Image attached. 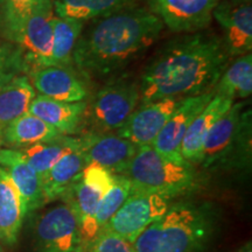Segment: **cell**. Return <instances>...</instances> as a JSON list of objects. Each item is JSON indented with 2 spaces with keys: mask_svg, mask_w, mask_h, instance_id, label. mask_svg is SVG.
<instances>
[{
  "mask_svg": "<svg viewBox=\"0 0 252 252\" xmlns=\"http://www.w3.org/2000/svg\"><path fill=\"white\" fill-rule=\"evenodd\" d=\"M230 55L223 40L210 33H195L174 41L144 71L140 100L197 96L212 91L228 67Z\"/></svg>",
  "mask_w": 252,
  "mask_h": 252,
  "instance_id": "cell-1",
  "label": "cell"
},
{
  "mask_svg": "<svg viewBox=\"0 0 252 252\" xmlns=\"http://www.w3.org/2000/svg\"><path fill=\"white\" fill-rule=\"evenodd\" d=\"M163 26L147 9L130 7L106 15L81 34L71 62L84 74L106 75L150 48Z\"/></svg>",
  "mask_w": 252,
  "mask_h": 252,
  "instance_id": "cell-2",
  "label": "cell"
},
{
  "mask_svg": "<svg viewBox=\"0 0 252 252\" xmlns=\"http://www.w3.org/2000/svg\"><path fill=\"white\" fill-rule=\"evenodd\" d=\"M206 214L190 204L169 207L132 242L135 252H196L209 235Z\"/></svg>",
  "mask_w": 252,
  "mask_h": 252,
  "instance_id": "cell-3",
  "label": "cell"
},
{
  "mask_svg": "<svg viewBox=\"0 0 252 252\" xmlns=\"http://www.w3.org/2000/svg\"><path fill=\"white\" fill-rule=\"evenodd\" d=\"M123 175L130 181L131 191L154 193L168 198L187 194L197 185L193 163L162 156L152 145L138 146Z\"/></svg>",
  "mask_w": 252,
  "mask_h": 252,
  "instance_id": "cell-4",
  "label": "cell"
},
{
  "mask_svg": "<svg viewBox=\"0 0 252 252\" xmlns=\"http://www.w3.org/2000/svg\"><path fill=\"white\" fill-rule=\"evenodd\" d=\"M34 242L37 252H81V222L71 202L63 200L37 217Z\"/></svg>",
  "mask_w": 252,
  "mask_h": 252,
  "instance_id": "cell-5",
  "label": "cell"
},
{
  "mask_svg": "<svg viewBox=\"0 0 252 252\" xmlns=\"http://www.w3.org/2000/svg\"><path fill=\"white\" fill-rule=\"evenodd\" d=\"M113 182V173L96 163H88L81 178L61 197L75 207L80 217L83 244H89L98 235L96 212L100 198L108 191Z\"/></svg>",
  "mask_w": 252,
  "mask_h": 252,
  "instance_id": "cell-6",
  "label": "cell"
},
{
  "mask_svg": "<svg viewBox=\"0 0 252 252\" xmlns=\"http://www.w3.org/2000/svg\"><path fill=\"white\" fill-rule=\"evenodd\" d=\"M250 116L251 112L244 110L243 103H234L214 124L204 141L198 162L203 168L228 159L238 146H248L251 133Z\"/></svg>",
  "mask_w": 252,
  "mask_h": 252,
  "instance_id": "cell-7",
  "label": "cell"
},
{
  "mask_svg": "<svg viewBox=\"0 0 252 252\" xmlns=\"http://www.w3.org/2000/svg\"><path fill=\"white\" fill-rule=\"evenodd\" d=\"M54 6L52 0H42L25 23L15 43L20 47L25 67L36 69L53 65Z\"/></svg>",
  "mask_w": 252,
  "mask_h": 252,
  "instance_id": "cell-8",
  "label": "cell"
},
{
  "mask_svg": "<svg viewBox=\"0 0 252 252\" xmlns=\"http://www.w3.org/2000/svg\"><path fill=\"white\" fill-rule=\"evenodd\" d=\"M169 200L159 194L131 191L127 200L103 229L132 243L141 231L167 212Z\"/></svg>",
  "mask_w": 252,
  "mask_h": 252,
  "instance_id": "cell-9",
  "label": "cell"
},
{
  "mask_svg": "<svg viewBox=\"0 0 252 252\" xmlns=\"http://www.w3.org/2000/svg\"><path fill=\"white\" fill-rule=\"evenodd\" d=\"M140 100V87L133 81H118L98 91L91 105L90 116L99 130H119L134 112Z\"/></svg>",
  "mask_w": 252,
  "mask_h": 252,
  "instance_id": "cell-10",
  "label": "cell"
},
{
  "mask_svg": "<svg viewBox=\"0 0 252 252\" xmlns=\"http://www.w3.org/2000/svg\"><path fill=\"white\" fill-rule=\"evenodd\" d=\"M220 0H149L150 11L175 33L206 28Z\"/></svg>",
  "mask_w": 252,
  "mask_h": 252,
  "instance_id": "cell-11",
  "label": "cell"
},
{
  "mask_svg": "<svg viewBox=\"0 0 252 252\" xmlns=\"http://www.w3.org/2000/svg\"><path fill=\"white\" fill-rule=\"evenodd\" d=\"M80 150L88 163H96L113 174H124L138 146L118 134L88 133L78 138Z\"/></svg>",
  "mask_w": 252,
  "mask_h": 252,
  "instance_id": "cell-12",
  "label": "cell"
},
{
  "mask_svg": "<svg viewBox=\"0 0 252 252\" xmlns=\"http://www.w3.org/2000/svg\"><path fill=\"white\" fill-rule=\"evenodd\" d=\"M214 94V91H209L197 96L184 97L152 143L154 149L165 157L175 160H185L181 157V144L185 135L191 122L206 108Z\"/></svg>",
  "mask_w": 252,
  "mask_h": 252,
  "instance_id": "cell-13",
  "label": "cell"
},
{
  "mask_svg": "<svg viewBox=\"0 0 252 252\" xmlns=\"http://www.w3.org/2000/svg\"><path fill=\"white\" fill-rule=\"evenodd\" d=\"M181 99V97H171L144 103L139 109L134 110L117 134L137 146L152 145Z\"/></svg>",
  "mask_w": 252,
  "mask_h": 252,
  "instance_id": "cell-14",
  "label": "cell"
},
{
  "mask_svg": "<svg viewBox=\"0 0 252 252\" xmlns=\"http://www.w3.org/2000/svg\"><path fill=\"white\" fill-rule=\"evenodd\" d=\"M213 17L224 34V47L230 56L250 54L252 49V7L250 2L235 4L220 0Z\"/></svg>",
  "mask_w": 252,
  "mask_h": 252,
  "instance_id": "cell-15",
  "label": "cell"
},
{
  "mask_svg": "<svg viewBox=\"0 0 252 252\" xmlns=\"http://www.w3.org/2000/svg\"><path fill=\"white\" fill-rule=\"evenodd\" d=\"M0 167L7 172L17 187L26 215L46 204L42 180L20 151L0 150Z\"/></svg>",
  "mask_w": 252,
  "mask_h": 252,
  "instance_id": "cell-16",
  "label": "cell"
},
{
  "mask_svg": "<svg viewBox=\"0 0 252 252\" xmlns=\"http://www.w3.org/2000/svg\"><path fill=\"white\" fill-rule=\"evenodd\" d=\"M34 89L40 94L61 102H82L87 89L68 67L49 65L31 72Z\"/></svg>",
  "mask_w": 252,
  "mask_h": 252,
  "instance_id": "cell-17",
  "label": "cell"
},
{
  "mask_svg": "<svg viewBox=\"0 0 252 252\" xmlns=\"http://www.w3.org/2000/svg\"><path fill=\"white\" fill-rule=\"evenodd\" d=\"M234 104V99L222 94H214L206 108L195 117L181 144V157L190 163L200 162L204 141L214 124Z\"/></svg>",
  "mask_w": 252,
  "mask_h": 252,
  "instance_id": "cell-18",
  "label": "cell"
},
{
  "mask_svg": "<svg viewBox=\"0 0 252 252\" xmlns=\"http://www.w3.org/2000/svg\"><path fill=\"white\" fill-rule=\"evenodd\" d=\"M86 110L87 103L83 100L61 102L39 94L32 100L28 112L53 126L61 134L68 135L77 130Z\"/></svg>",
  "mask_w": 252,
  "mask_h": 252,
  "instance_id": "cell-19",
  "label": "cell"
},
{
  "mask_svg": "<svg viewBox=\"0 0 252 252\" xmlns=\"http://www.w3.org/2000/svg\"><path fill=\"white\" fill-rule=\"evenodd\" d=\"M25 216L20 194L7 172L0 167V243H17Z\"/></svg>",
  "mask_w": 252,
  "mask_h": 252,
  "instance_id": "cell-20",
  "label": "cell"
},
{
  "mask_svg": "<svg viewBox=\"0 0 252 252\" xmlns=\"http://www.w3.org/2000/svg\"><path fill=\"white\" fill-rule=\"evenodd\" d=\"M86 159L78 146L64 154L42 179L46 203L59 200L81 178Z\"/></svg>",
  "mask_w": 252,
  "mask_h": 252,
  "instance_id": "cell-21",
  "label": "cell"
},
{
  "mask_svg": "<svg viewBox=\"0 0 252 252\" xmlns=\"http://www.w3.org/2000/svg\"><path fill=\"white\" fill-rule=\"evenodd\" d=\"M35 89L25 75H14L0 82V130L28 112Z\"/></svg>",
  "mask_w": 252,
  "mask_h": 252,
  "instance_id": "cell-22",
  "label": "cell"
},
{
  "mask_svg": "<svg viewBox=\"0 0 252 252\" xmlns=\"http://www.w3.org/2000/svg\"><path fill=\"white\" fill-rule=\"evenodd\" d=\"M60 135L62 134L53 126L27 112L2 130V141L12 147H27L37 143L50 141Z\"/></svg>",
  "mask_w": 252,
  "mask_h": 252,
  "instance_id": "cell-23",
  "label": "cell"
},
{
  "mask_svg": "<svg viewBox=\"0 0 252 252\" xmlns=\"http://www.w3.org/2000/svg\"><path fill=\"white\" fill-rule=\"evenodd\" d=\"M139 0H54L56 17L86 21L130 8Z\"/></svg>",
  "mask_w": 252,
  "mask_h": 252,
  "instance_id": "cell-24",
  "label": "cell"
},
{
  "mask_svg": "<svg viewBox=\"0 0 252 252\" xmlns=\"http://www.w3.org/2000/svg\"><path fill=\"white\" fill-rule=\"evenodd\" d=\"M78 146V138L60 135L55 139L37 143L19 150L41 180L61 158Z\"/></svg>",
  "mask_w": 252,
  "mask_h": 252,
  "instance_id": "cell-25",
  "label": "cell"
},
{
  "mask_svg": "<svg viewBox=\"0 0 252 252\" xmlns=\"http://www.w3.org/2000/svg\"><path fill=\"white\" fill-rule=\"evenodd\" d=\"M216 94L229 98H247L252 93V55L241 56L226 68L216 83Z\"/></svg>",
  "mask_w": 252,
  "mask_h": 252,
  "instance_id": "cell-26",
  "label": "cell"
},
{
  "mask_svg": "<svg viewBox=\"0 0 252 252\" xmlns=\"http://www.w3.org/2000/svg\"><path fill=\"white\" fill-rule=\"evenodd\" d=\"M84 21L72 18H54V37H53V65L68 67L72 53L80 39Z\"/></svg>",
  "mask_w": 252,
  "mask_h": 252,
  "instance_id": "cell-27",
  "label": "cell"
},
{
  "mask_svg": "<svg viewBox=\"0 0 252 252\" xmlns=\"http://www.w3.org/2000/svg\"><path fill=\"white\" fill-rule=\"evenodd\" d=\"M131 194V184L123 174H113V182L103 197L100 198L96 212V224L99 231L110 219L118 212Z\"/></svg>",
  "mask_w": 252,
  "mask_h": 252,
  "instance_id": "cell-28",
  "label": "cell"
},
{
  "mask_svg": "<svg viewBox=\"0 0 252 252\" xmlns=\"http://www.w3.org/2000/svg\"><path fill=\"white\" fill-rule=\"evenodd\" d=\"M42 0H4L2 24L9 40L15 42L28 17Z\"/></svg>",
  "mask_w": 252,
  "mask_h": 252,
  "instance_id": "cell-29",
  "label": "cell"
},
{
  "mask_svg": "<svg viewBox=\"0 0 252 252\" xmlns=\"http://www.w3.org/2000/svg\"><path fill=\"white\" fill-rule=\"evenodd\" d=\"M89 252H135L131 242L102 229L91 243Z\"/></svg>",
  "mask_w": 252,
  "mask_h": 252,
  "instance_id": "cell-30",
  "label": "cell"
},
{
  "mask_svg": "<svg viewBox=\"0 0 252 252\" xmlns=\"http://www.w3.org/2000/svg\"><path fill=\"white\" fill-rule=\"evenodd\" d=\"M25 63L20 50H11L0 43V82L14 76L18 69H24Z\"/></svg>",
  "mask_w": 252,
  "mask_h": 252,
  "instance_id": "cell-31",
  "label": "cell"
},
{
  "mask_svg": "<svg viewBox=\"0 0 252 252\" xmlns=\"http://www.w3.org/2000/svg\"><path fill=\"white\" fill-rule=\"evenodd\" d=\"M238 252H252V249H251V243H248L247 245H244L243 248L241 249Z\"/></svg>",
  "mask_w": 252,
  "mask_h": 252,
  "instance_id": "cell-32",
  "label": "cell"
},
{
  "mask_svg": "<svg viewBox=\"0 0 252 252\" xmlns=\"http://www.w3.org/2000/svg\"><path fill=\"white\" fill-rule=\"evenodd\" d=\"M228 1L235 2V4H245V2H251V0H228Z\"/></svg>",
  "mask_w": 252,
  "mask_h": 252,
  "instance_id": "cell-33",
  "label": "cell"
},
{
  "mask_svg": "<svg viewBox=\"0 0 252 252\" xmlns=\"http://www.w3.org/2000/svg\"><path fill=\"white\" fill-rule=\"evenodd\" d=\"M1 144H2V131L0 130V150H1Z\"/></svg>",
  "mask_w": 252,
  "mask_h": 252,
  "instance_id": "cell-34",
  "label": "cell"
},
{
  "mask_svg": "<svg viewBox=\"0 0 252 252\" xmlns=\"http://www.w3.org/2000/svg\"><path fill=\"white\" fill-rule=\"evenodd\" d=\"M2 2H4V0H0V12H1L2 9Z\"/></svg>",
  "mask_w": 252,
  "mask_h": 252,
  "instance_id": "cell-35",
  "label": "cell"
},
{
  "mask_svg": "<svg viewBox=\"0 0 252 252\" xmlns=\"http://www.w3.org/2000/svg\"><path fill=\"white\" fill-rule=\"evenodd\" d=\"M0 252H4V249H2L1 243H0Z\"/></svg>",
  "mask_w": 252,
  "mask_h": 252,
  "instance_id": "cell-36",
  "label": "cell"
}]
</instances>
